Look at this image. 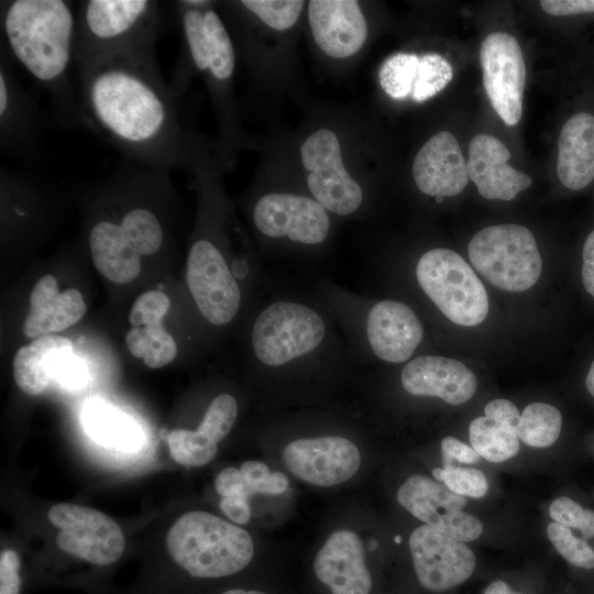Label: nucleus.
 <instances>
[{"instance_id": "obj_1", "label": "nucleus", "mask_w": 594, "mask_h": 594, "mask_svg": "<svg viewBox=\"0 0 594 594\" xmlns=\"http://www.w3.org/2000/svg\"><path fill=\"white\" fill-rule=\"evenodd\" d=\"M78 122L133 164L170 173L191 163V136L156 57H118L78 69Z\"/></svg>"}, {"instance_id": "obj_2", "label": "nucleus", "mask_w": 594, "mask_h": 594, "mask_svg": "<svg viewBox=\"0 0 594 594\" xmlns=\"http://www.w3.org/2000/svg\"><path fill=\"white\" fill-rule=\"evenodd\" d=\"M4 47L45 90L61 124L78 122V99L70 81L75 63L77 11L66 0H6L0 2Z\"/></svg>"}, {"instance_id": "obj_3", "label": "nucleus", "mask_w": 594, "mask_h": 594, "mask_svg": "<svg viewBox=\"0 0 594 594\" xmlns=\"http://www.w3.org/2000/svg\"><path fill=\"white\" fill-rule=\"evenodd\" d=\"M162 4L153 0H85L77 6V69L118 57H155Z\"/></svg>"}, {"instance_id": "obj_4", "label": "nucleus", "mask_w": 594, "mask_h": 594, "mask_svg": "<svg viewBox=\"0 0 594 594\" xmlns=\"http://www.w3.org/2000/svg\"><path fill=\"white\" fill-rule=\"evenodd\" d=\"M166 548L178 565L201 579L234 574L251 562L254 553L246 530L202 510L186 513L172 525Z\"/></svg>"}, {"instance_id": "obj_5", "label": "nucleus", "mask_w": 594, "mask_h": 594, "mask_svg": "<svg viewBox=\"0 0 594 594\" xmlns=\"http://www.w3.org/2000/svg\"><path fill=\"white\" fill-rule=\"evenodd\" d=\"M326 336V321L317 310L301 302L277 300L257 315L251 343L262 364L282 367L317 352Z\"/></svg>"}, {"instance_id": "obj_6", "label": "nucleus", "mask_w": 594, "mask_h": 594, "mask_svg": "<svg viewBox=\"0 0 594 594\" xmlns=\"http://www.w3.org/2000/svg\"><path fill=\"white\" fill-rule=\"evenodd\" d=\"M468 254L483 277L507 292L529 289L542 270L536 239L520 224H496L480 230L471 239Z\"/></svg>"}, {"instance_id": "obj_7", "label": "nucleus", "mask_w": 594, "mask_h": 594, "mask_svg": "<svg viewBox=\"0 0 594 594\" xmlns=\"http://www.w3.org/2000/svg\"><path fill=\"white\" fill-rule=\"evenodd\" d=\"M419 286L452 322L472 327L488 314L487 293L473 268L457 252L432 249L416 266Z\"/></svg>"}, {"instance_id": "obj_8", "label": "nucleus", "mask_w": 594, "mask_h": 594, "mask_svg": "<svg viewBox=\"0 0 594 594\" xmlns=\"http://www.w3.org/2000/svg\"><path fill=\"white\" fill-rule=\"evenodd\" d=\"M48 520L59 531L56 543L63 551L96 565L116 562L125 541L119 525L106 514L70 503L52 506Z\"/></svg>"}, {"instance_id": "obj_9", "label": "nucleus", "mask_w": 594, "mask_h": 594, "mask_svg": "<svg viewBox=\"0 0 594 594\" xmlns=\"http://www.w3.org/2000/svg\"><path fill=\"white\" fill-rule=\"evenodd\" d=\"M304 167L309 170L308 188L326 210L349 216L362 204L360 185L344 168L338 136L329 129H319L300 147Z\"/></svg>"}, {"instance_id": "obj_10", "label": "nucleus", "mask_w": 594, "mask_h": 594, "mask_svg": "<svg viewBox=\"0 0 594 594\" xmlns=\"http://www.w3.org/2000/svg\"><path fill=\"white\" fill-rule=\"evenodd\" d=\"M186 278L204 318L215 326L233 320L241 305V290L220 250L210 240H196L188 252Z\"/></svg>"}, {"instance_id": "obj_11", "label": "nucleus", "mask_w": 594, "mask_h": 594, "mask_svg": "<svg viewBox=\"0 0 594 594\" xmlns=\"http://www.w3.org/2000/svg\"><path fill=\"white\" fill-rule=\"evenodd\" d=\"M6 47L0 53V147L23 163L38 158L42 119L36 100L20 82Z\"/></svg>"}, {"instance_id": "obj_12", "label": "nucleus", "mask_w": 594, "mask_h": 594, "mask_svg": "<svg viewBox=\"0 0 594 594\" xmlns=\"http://www.w3.org/2000/svg\"><path fill=\"white\" fill-rule=\"evenodd\" d=\"M409 550L419 584L431 593L449 592L465 583L476 566L465 542L428 525L411 532Z\"/></svg>"}, {"instance_id": "obj_13", "label": "nucleus", "mask_w": 594, "mask_h": 594, "mask_svg": "<svg viewBox=\"0 0 594 594\" xmlns=\"http://www.w3.org/2000/svg\"><path fill=\"white\" fill-rule=\"evenodd\" d=\"M480 61L483 85L490 101L507 125H516L522 114L526 65L517 40L493 32L482 42Z\"/></svg>"}, {"instance_id": "obj_14", "label": "nucleus", "mask_w": 594, "mask_h": 594, "mask_svg": "<svg viewBox=\"0 0 594 594\" xmlns=\"http://www.w3.org/2000/svg\"><path fill=\"white\" fill-rule=\"evenodd\" d=\"M397 501L417 519L460 541H473L483 531L480 519L463 510L464 496L424 475L408 477L398 488Z\"/></svg>"}, {"instance_id": "obj_15", "label": "nucleus", "mask_w": 594, "mask_h": 594, "mask_svg": "<svg viewBox=\"0 0 594 594\" xmlns=\"http://www.w3.org/2000/svg\"><path fill=\"white\" fill-rule=\"evenodd\" d=\"M252 219L265 237L287 238L308 245L322 243L330 231L328 212L319 202L288 193L260 197L253 207Z\"/></svg>"}, {"instance_id": "obj_16", "label": "nucleus", "mask_w": 594, "mask_h": 594, "mask_svg": "<svg viewBox=\"0 0 594 594\" xmlns=\"http://www.w3.org/2000/svg\"><path fill=\"white\" fill-rule=\"evenodd\" d=\"M283 461L299 480L317 486H333L358 472L361 454L350 439L324 436L289 442L283 450Z\"/></svg>"}, {"instance_id": "obj_17", "label": "nucleus", "mask_w": 594, "mask_h": 594, "mask_svg": "<svg viewBox=\"0 0 594 594\" xmlns=\"http://www.w3.org/2000/svg\"><path fill=\"white\" fill-rule=\"evenodd\" d=\"M422 336L418 316L404 302L384 299L374 304L367 312V341L380 360L389 363L409 360Z\"/></svg>"}, {"instance_id": "obj_18", "label": "nucleus", "mask_w": 594, "mask_h": 594, "mask_svg": "<svg viewBox=\"0 0 594 594\" xmlns=\"http://www.w3.org/2000/svg\"><path fill=\"white\" fill-rule=\"evenodd\" d=\"M314 570L331 594H370L372 590L363 542L351 530L329 536L315 558Z\"/></svg>"}, {"instance_id": "obj_19", "label": "nucleus", "mask_w": 594, "mask_h": 594, "mask_svg": "<svg viewBox=\"0 0 594 594\" xmlns=\"http://www.w3.org/2000/svg\"><path fill=\"white\" fill-rule=\"evenodd\" d=\"M308 21L316 44L333 58L354 55L367 36L364 14L354 0H312Z\"/></svg>"}, {"instance_id": "obj_20", "label": "nucleus", "mask_w": 594, "mask_h": 594, "mask_svg": "<svg viewBox=\"0 0 594 594\" xmlns=\"http://www.w3.org/2000/svg\"><path fill=\"white\" fill-rule=\"evenodd\" d=\"M400 382L414 396L438 397L450 405L466 403L476 391V377L465 364L437 355L413 359L404 366Z\"/></svg>"}, {"instance_id": "obj_21", "label": "nucleus", "mask_w": 594, "mask_h": 594, "mask_svg": "<svg viewBox=\"0 0 594 594\" xmlns=\"http://www.w3.org/2000/svg\"><path fill=\"white\" fill-rule=\"evenodd\" d=\"M510 156L506 145L493 135L477 134L471 140L466 167L482 197L512 200L531 186L529 175L507 163Z\"/></svg>"}, {"instance_id": "obj_22", "label": "nucleus", "mask_w": 594, "mask_h": 594, "mask_svg": "<svg viewBox=\"0 0 594 594\" xmlns=\"http://www.w3.org/2000/svg\"><path fill=\"white\" fill-rule=\"evenodd\" d=\"M413 177L428 196H457L465 188L470 179L466 162L453 134L441 131L421 146L414 160Z\"/></svg>"}, {"instance_id": "obj_23", "label": "nucleus", "mask_w": 594, "mask_h": 594, "mask_svg": "<svg viewBox=\"0 0 594 594\" xmlns=\"http://www.w3.org/2000/svg\"><path fill=\"white\" fill-rule=\"evenodd\" d=\"M87 307L81 293L75 288L59 292L55 276L37 279L30 294V309L22 331L29 339L61 332L78 322Z\"/></svg>"}, {"instance_id": "obj_24", "label": "nucleus", "mask_w": 594, "mask_h": 594, "mask_svg": "<svg viewBox=\"0 0 594 594\" xmlns=\"http://www.w3.org/2000/svg\"><path fill=\"white\" fill-rule=\"evenodd\" d=\"M75 354L69 339L47 334L21 346L13 358V378L30 396L42 394L56 380L65 362Z\"/></svg>"}, {"instance_id": "obj_25", "label": "nucleus", "mask_w": 594, "mask_h": 594, "mask_svg": "<svg viewBox=\"0 0 594 594\" xmlns=\"http://www.w3.org/2000/svg\"><path fill=\"white\" fill-rule=\"evenodd\" d=\"M557 173L564 187L585 188L594 179V116L578 112L563 124L558 142Z\"/></svg>"}, {"instance_id": "obj_26", "label": "nucleus", "mask_w": 594, "mask_h": 594, "mask_svg": "<svg viewBox=\"0 0 594 594\" xmlns=\"http://www.w3.org/2000/svg\"><path fill=\"white\" fill-rule=\"evenodd\" d=\"M88 245L98 272L117 284H127L141 273V257L123 239L116 221L109 217L96 219L90 226Z\"/></svg>"}, {"instance_id": "obj_27", "label": "nucleus", "mask_w": 594, "mask_h": 594, "mask_svg": "<svg viewBox=\"0 0 594 594\" xmlns=\"http://www.w3.org/2000/svg\"><path fill=\"white\" fill-rule=\"evenodd\" d=\"M484 417L473 419L469 427L471 447L494 463L506 461L519 451L517 427L520 415L485 409Z\"/></svg>"}, {"instance_id": "obj_28", "label": "nucleus", "mask_w": 594, "mask_h": 594, "mask_svg": "<svg viewBox=\"0 0 594 594\" xmlns=\"http://www.w3.org/2000/svg\"><path fill=\"white\" fill-rule=\"evenodd\" d=\"M87 433L99 443L121 451H135L143 443L139 425L102 400H90L82 411Z\"/></svg>"}, {"instance_id": "obj_29", "label": "nucleus", "mask_w": 594, "mask_h": 594, "mask_svg": "<svg viewBox=\"0 0 594 594\" xmlns=\"http://www.w3.org/2000/svg\"><path fill=\"white\" fill-rule=\"evenodd\" d=\"M140 165H136L135 202L125 205L123 212L112 218L129 246L142 258L156 254L165 242V229L154 208L138 204Z\"/></svg>"}, {"instance_id": "obj_30", "label": "nucleus", "mask_w": 594, "mask_h": 594, "mask_svg": "<svg viewBox=\"0 0 594 594\" xmlns=\"http://www.w3.org/2000/svg\"><path fill=\"white\" fill-rule=\"evenodd\" d=\"M130 353L142 359L150 369H161L169 364L177 354V345L163 323L132 327L125 337Z\"/></svg>"}, {"instance_id": "obj_31", "label": "nucleus", "mask_w": 594, "mask_h": 594, "mask_svg": "<svg viewBox=\"0 0 594 594\" xmlns=\"http://www.w3.org/2000/svg\"><path fill=\"white\" fill-rule=\"evenodd\" d=\"M561 427L562 416L558 408L546 403H531L520 414L517 435L529 447L547 448L557 441Z\"/></svg>"}, {"instance_id": "obj_32", "label": "nucleus", "mask_w": 594, "mask_h": 594, "mask_svg": "<svg viewBox=\"0 0 594 594\" xmlns=\"http://www.w3.org/2000/svg\"><path fill=\"white\" fill-rule=\"evenodd\" d=\"M166 441L172 458L186 468L206 465L218 451V443L198 430H173L166 436Z\"/></svg>"}, {"instance_id": "obj_33", "label": "nucleus", "mask_w": 594, "mask_h": 594, "mask_svg": "<svg viewBox=\"0 0 594 594\" xmlns=\"http://www.w3.org/2000/svg\"><path fill=\"white\" fill-rule=\"evenodd\" d=\"M420 56L398 53L382 64L378 80L383 90L394 99L410 97Z\"/></svg>"}, {"instance_id": "obj_34", "label": "nucleus", "mask_w": 594, "mask_h": 594, "mask_svg": "<svg viewBox=\"0 0 594 594\" xmlns=\"http://www.w3.org/2000/svg\"><path fill=\"white\" fill-rule=\"evenodd\" d=\"M450 63L439 54L420 56L410 98L416 102L426 101L439 94L452 79Z\"/></svg>"}, {"instance_id": "obj_35", "label": "nucleus", "mask_w": 594, "mask_h": 594, "mask_svg": "<svg viewBox=\"0 0 594 594\" xmlns=\"http://www.w3.org/2000/svg\"><path fill=\"white\" fill-rule=\"evenodd\" d=\"M241 6L267 26L284 31L298 20L304 1L298 0H243Z\"/></svg>"}, {"instance_id": "obj_36", "label": "nucleus", "mask_w": 594, "mask_h": 594, "mask_svg": "<svg viewBox=\"0 0 594 594\" xmlns=\"http://www.w3.org/2000/svg\"><path fill=\"white\" fill-rule=\"evenodd\" d=\"M237 416V399L230 394H220L211 400L196 430L218 443L230 432Z\"/></svg>"}, {"instance_id": "obj_37", "label": "nucleus", "mask_w": 594, "mask_h": 594, "mask_svg": "<svg viewBox=\"0 0 594 594\" xmlns=\"http://www.w3.org/2000/svg\"><path fill=\"white\" fill-rule=\"evenodd\" d=\"M547 536L556 550L573 566L594 569V550L583 539L575 537L571 529L558 522L547 527Z\"/></svg>"}, {"instance_id": "obj_38", "label": "nucleus", "mask_w": 594, "mask_h": 594, "mask_svg": "<svg viewBox=\"0 0 594 594\" xmlns=\"http://www.w3.org/2000/svg\"><path fill=\"white\" fill-rule=\"evenodd\" d=\"M432 476L455 494L464 497L481 498L488 491L486 476L475 468H436L432 470Z\"/></svg>"}, {"instance_id": "obj_39", "label": "nucleus", "mask_w": 594, "mask_h": 594, "mask_svg": "<svg viewBox=\"0 0 594 594\" xmlns=\"http://www.w3.org/2000/svg\"><path fill=\"white\" fill-rule=\"evenodd\" d=\"M240 471L251 495H280L289 486V481L284 473L271 472L268 466L261 461H245L241 464Z\"/></svg>"}, {"instance_id": "obj_40", "label": "nucleus", "mask_w": 594, "mask_h": 594, "mask_svg": "<svg viewBox=\"0 0 594 594\" xmlns=\"http://www.w3.org/2000/svg\"><path fill=\"white\" fill-rule=\"evenodd\" d=\"M549 515L554 522L581 530L584 538H594V512L583 508L570 497H559L552 502Z\"/></svg>"}, {"instance_id": "obj_41", "label": "nucleus", "mask_w": 594, "mask_h": 594, "mask_svg": "<svg viewBox=\"0 0 594 594\" xmlns=\"http://www.w3.org/2000/svg\"><path fill=\"white\" fill-rule=\"evenodd\" d=\"M170 307L167 295L160 290H148L140 295L132 305L129 322L132 327L163 323Z\"/></svg>"}, {"instance_id": "obj_42", "label": "nucleus", "mask_w": 594, "mask_h": 594, "mask_svg": "<svg viewBox=\"0 0 594 594\" xmlns=\"http://www.w3.org/2000/svg\"><path fill=\"white\" fill-rule=\"evenodd\" d=\"M20 557L14 550H4L0 554V594H19L21 578Z\"/></svg>"}, {"instance_id": "obj_43", "label": "nucleus", "mask_w": 594, "mask_h": 594, "mask_svg": "<svg viewBox=\"0 0 594 594\" xmlns=\"http://www.w3.org/2000/svg\"><path fill=\"white\" fill-rule=\"evenodd\" d=\"M441 452L444 463L443 469L454 468V460L460 463L474 464L481 458L472 447L453 437L442 439Z\"/></svg>"}, {"instance_id": "obj_44", "label": "nucleus", "mask_w": 594, "mask_h": 594, "mask_svg": "<svg viewBox=\"0 0 594 594\" xmlns=\"http://www.w3.org/2000/svg\"><path fill=\"white\" fill-rule=\"evenodd\" d=\"M215 487L221 497L251 496L240 469L233 466L226 468L218 473Z\"/></svg>"}, {"instance_id": "obj_45", "label": "nucleus", "mask_w": 594, "mask_h": 594, "mask_svg": "<svg viewBox=\"0 0 594 594\" xmlns=\"http://www.w3.org/2000/svg\"><path fill=\"white\" fill-rule=\"evenodd\" d=\"M56 380L67 389L81 388L88 380L85 362L76 354H73L63 365Z\"/></svg>"}, {"instance_id": "obj_46", "label": "nucleus", "mask_w": 594, "mask_h": 594, "mask_svg": "<svg viewBox=\"0 0 594 594\" xmlns=\"http://www.w3.org/2000/svg\"><path fill=\"white\" fill-rule=\"evenodd\" d=\"M542 10L554 16H565L594 12V0H542Z\"/></svg>"}, {"instance_id": "obj_47", "label": "nucleus", "mask_w": 594, "mask_h": 594, "mask_svg": "<svg viewBox=\"0 0 594 594\" xmlns=\"http://www.w3.org/2000/svg\"><path fill=\"white\" fill-rule=\"evenodd\" d=\"M219 506L222 513L235 524L244 525L250 520L251 508L246 496L222 497Z\"/></svg>"}, {"instance_id": "obj_48", "label": "nucleus", "mask_w": 594, "mask_h": 594, "mask_svg": "<svg viewBox=\"0 0 594 594\" xmlns=\"http://www.w3.org/2000/svg\"><path fill=\"white\" fill-rule=\"evenodd\" d=\"M582 258V283L585 290L594 297V230L584 242Z\"/></svg>"}, {"instance_id": "obj_49", "label": "nucleus", "mask_w": 594, "mask_h": 594, "mask_svg": "<svg viewBox=\"0 0 594 594\" xmlns=\"http://www.w3.org/2000/svg\"><path fill=\"white\" fill-rule=\"evenodd\" d=\"M483 594H528L514 590L505 580H495L486 585Z\"/></svg>"}, {"instance_id": "obj_50", "label": "nucleus", "mask_w": 594, "mask_h": 594, "mask_svg": "<svg viewBox=\"0 0 594 594\" xmlns=\"http://www.w3.org/2000/svg\"><path fill=\"white\" fill-rule=\"evenodd\" d=\"M585 385L590 394L594 397V361L586 375Z\"/></svg>"}, {"instance_id": "obj_51", "label": "nucleus", "mask_w": 594, "mask_h": 594, "mask_svg": "<svg viewBox=\"0 0 594 594\" xmlns=\"http://www.w3.org/2000/svg\"><path fill=\"white\" fill-rule=\"evenodd\" d=\"M222 594H265V593L261 591H256V590L245 591L242 588H232V590L223 592Z\"/></svg>"}, {"instance_id": "obj_52", "label": "nucleus", "mask_w": 594, "mask_h": 594, "mask_svg": "<svg viewBox=\"0 0 594 594\" xmlns=\"http://www.w3.org/2000/svg\"><path fill=\"white\" fill-rule=\"evenodd\" d=\"M375 547H376V541L372 540L369 546L370 550H373Z\"/></svg>"}, {"instance_id": "obj_53", "label": "nucleus", "mask_w": 594, "mask_h": 594, "mask_svg": "<svg viewBox=\"0 0 594 594\" xmlns=\"http://www.w3.org/2000/svg\"><path fill=\"white\" fill-rule=\"evenodd\" d=\"M394 541H395L396 543H400V542H402L400 536H395Z\"/></svg>"}, {"instance_id": "obj_54", "label": "nucleus", "mask_w": 594, "mask_h": 594, "mask_svg": "<svg viewBox=\"0 0 594 594\" xmlns=\"http://www.w3.org/2000/svg\"><path fill=\"white\" fill-rule=\"evenodd\" d=\"M443 198H444V197L439 196V197H437L436 201H437V202H442V201H443Z\"/></svg>"}]
</instances>
